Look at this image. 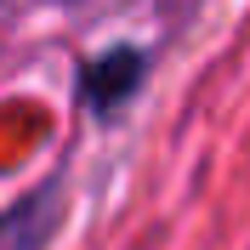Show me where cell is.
Returning <instances> with one entry per match:
<instances>
[{
    "label": "cell",
    "mask_w": 250,
    "mask_h": 250,
    "mask_svg": "<svg viewBox=\"0 0 250 250\" xmlns=\"http://www.w3.org/2000/svg\"><path fill=\"white\" fill-rule=\"evenodd\" d=\"M51 228H57V188H40L29 205L0 216V250H40Z\"/></svg>",
    "instance_id": "6da1fadb"
}]
</instances>
